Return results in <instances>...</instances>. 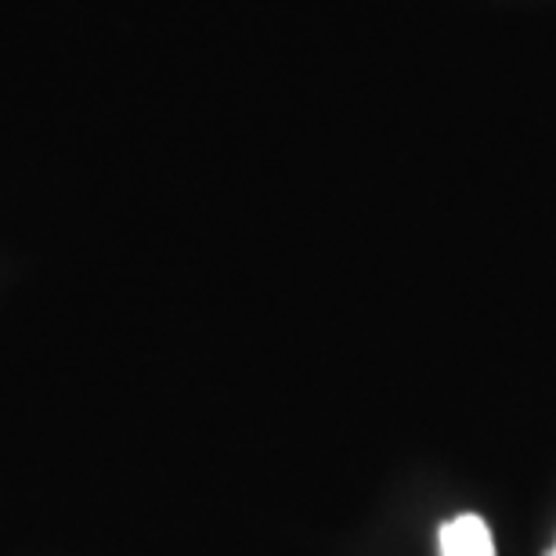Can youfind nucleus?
I'll return each mask as SVG.
<instances>
[{"instance_id": "1", "label": "nucleus", "mask_w": 556, "mask_h": 556, "mask_svg": "<svg viewBox=\"0 0 556 556\" xmlns=\"http://www.w3.org/2000/svg\"><path fill=\"white\" fill-rule=\"evenodd\" d=\"M438 549L441 556H495V542L484 517L459 514L438 531Z\"/></svg>"}, {"instance_id": "2", "label": "nucleus", "mask_w": 556, "mask_h": 556, "mask_svg": "<svg viewBox=\"0 0 556 556\" xmlns=\"http://www.w3.org/2000/svg\"><path fill=\"white\" fill-rule=\"evenodd\" d=\"M553 556H556V546H553Z\"/></svg>"}]
</instances>
